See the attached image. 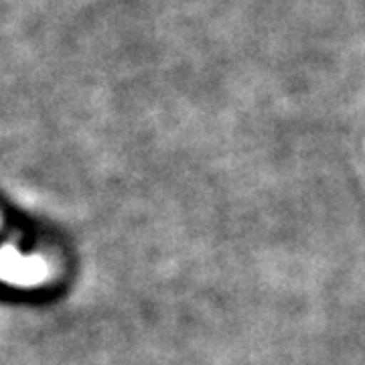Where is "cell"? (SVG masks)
I'll list each match as a JSON object with an SVG mask.
<instances>
[{
  "mask_svg": "<svg viewBox=\"0 0 365 365\" xmlns=\"http://www.w3.org/2000/svg\"><path fill=\"white\" fill-rule=\"evenodd\" d=\"M47 274L45 264L37 258H23L16 250L0 252V278L16 284H35Z\"/></svg>",
  "mask_w": 365,
  "mask_h": 365,
  "instance_id": "6da1fadb",
  "label": "cell"
}]
</instances>
